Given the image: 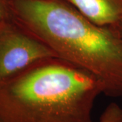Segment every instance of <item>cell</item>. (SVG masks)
Returning <instances> with one entry per match:
<instances>
[{
    "mask_svg": "<svg viewBox=\"0 0 122 122\" xmlns=\"http://www.w3.org/2000/svg\"><path fill=\"white\" fill-rule=\"evenodd\" d=\"M11 21L56 56L94 75L102 94L122 97V37L88 20L68 0H9Z\"/></svg>",
    "mask_w": 122,
    "mask_h": 122,
    "instance_id": "obj_1",
    "label": "cell"
},
{
    "mask_svg": "<svg viewBox=\"0 0 122 122\" xmlns=\"http://www.w3.org/2000/svg\"><path fill=\"white\" fill-rule=\"evenodd\" d=\"M113 28H114L115 30H117L118 33H119V35L122 37V20L118 22L116 25L113 26Z\"/></svg>",
    "mask_w": 122,
    "mask_h": 122,
    "instance_id": "obj_7",
    "label": "cell"
},
{
    "mask_svg": "<svg viewBox=\"0 0 122 122\" xmlns=\"http://www.w3.org/2000/svg\"><path fill=\"white\" fill-rule=\"evenodd\" d=\"M11 21L9 0H0V25Z\"/></svg>",
    "mask_w": 122,
    "mask_h": 122,
    "instance_id": "obj_6",
    "label": "cell"
},
{
    "mask_svg": "<svg viewBox=\"0 0 122 122\" xmlns=\"http://www.w3.org/2000/svg\"><path fill=\"white\" fill-rule=\"evenodd\" d=\"M52 56L56 55L47 45L12 21L0 29V82Z\"/></svg>",
    "mask_w": 122,
    "mask_h": 122,
    "instance_id": "obj_3",
    "label": "cell"
},
{
    "mask_svg": "<svg viewBox=\"0 0 122 122\" xmlns=\"http://www.w3.org/2000/svg\"><path fill=\"white\" fill-rule=\"evenodd\" d=\"M99 122H122V107L116 102H111L106 107Z\"/></svg>",
    "mask_w": 122,
    "mask_h": 122,
    "instance_id": "obj_5",
    "label": "cell"
},
{
    "mask_svg": "<svg viewBox=\"0 0 122 122\" xmlns=\"http://www.w3.org/2000/svg\"><path fill=\"white\" fill-rule=\"evenodd\" d=\"M96 77L58 56L39 60L0 82V122H93Z\"/></svg>",
    "mask_w": 122,
    "mask_h": 122,
    "instance_id": "obj_2",
    "label": "cell"
},
{
    "mask_svg": "<svg viewBox=\"0 0 122 122\" xmlns=\"http://www.w3.org/2000/svg\"><path fill=\"white\" fill-rule=\"evenodd\" d=\"M6 23H7V22H6ZM6 23H5V24H6ZM5 24H4V25H0V29H1V28L3 27V26Z\"/></svg>",
    "mask_w": 122,
    "mask_h": 122,
    "instance_id": "obj_8",
    "label": "cell"
},
{
    "mask_svg": "<svg viewBox=\"0 0 122 122\" xmlns=\"http://www.w3.org/2000/svg\"><path fill=\"white\" fill-rule=\"evenodd\" d=\"M96 25L113 27L122 20V0H68Z\"/></svg>",
    "mask_w": 122,
    "mask_h": 122,
    "instance_id": "obj_4",
    "label": "cell"
}]
</instances>
